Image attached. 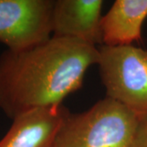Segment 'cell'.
Masks as SVG:
<instances>
[{"mask_svg":"<svg viewBox=\"0 0 147 147\" xmlns=\"http://www.w3.org/2000/svg\"><path fill=\"white\" fill-rule=\"evenodd\" d=\"M98 47L52 37L22 51L0 55V110L13 119L26 112L62 105L97 64Z\"/></svg>","mask_w":147,"mask_h":147,"instance_id":"obj_1","label":"cell"},{"mask_svg":"<svg viewBox=\"0 0 147 147\" xmlns=\"http://www.w3.org/2000/svg\"><path fill=\"white\" fill-rule=\"evenodd\" d=\"M106 97L141 119L147 116V51L133 45L98 47L97 64Z\"/></svg>","mask_w":147,"mask_h":147,"instance_id":"obj_3","label":"cell"},{"mask_svg":"<svg viewBox=\"0 0 147 147\" xmlns=\"http://www.w3.org/2000/svg\"><path fill=\"white\" fill-rule=\"evenodd\" d=\"M102 0H55L53 37L102 45Z\"/></svg>","mask_w":147,"mask_h":147,"instance_id":"obj_5","label":"cell"},{"mask_svg":"<svg viewBox=\"0 0 147 147\" xmlns=\"http://www.w3.org/2000/svg\"><path fill=\"white\" fill-rule=\"evenodd\" d=\"M133 147H147V116L139 119V124Z\"/></svg>","mask_w":147,"mask_h":147,"instance_id":"obj_8","label":"cell"},{"mask_svg":"<svg viewBox=\"0 0 147 147\" xmlns=\"http://www.w3.org/2000/svg\"><path fill=\"white\" fill-rule=\"evenodd\" d=\"M146 18L147 0H116L101 18L102 45L118 47L139 42Z\"/></svg>","mask_w":147,"mask_h":147,"instance_id":"obj_7","label":"cell"},{"mask_svg":"<svg viewBox=\"0 0 147 147\" xmlns=\"http://www.w3.org/2000/svg\"><path fill=\"white\" fill-rule=\"evenodd\" d=\"M67 109L63 105L38 109L12 119L0 147H55Z\"/></svg>","mask_w":147,"mask_h":147,"instance_id":"obj_6","label":"cell"},{"mask_svg":"<svg viewBox=\"0 0 147 147\" xmlns=\"http://www.w3.org/2000/svg\"><path fill=\"white\" fill-rule=\"evenodd\" d=\"M139 118L109 97L82 113L65 114L55 147H133Z\"/></svg>","mask_w":147,"mask_h":147,"instance_id":"obj_2","label":"cell"},{"mask_svg":"<svg viewBox=\"0 0 147 147\" xmlns=\"http://www.w3.org/2000/svg\"><path fill=\"white\" fill-rule=\"evenodd\" d=\"M55 0H0V42L22 51L53 37Z\"/></svg>","mask_w":147,"mask_h":147,"instance_id":"obj_4","label":"cell"}]
</instances>
